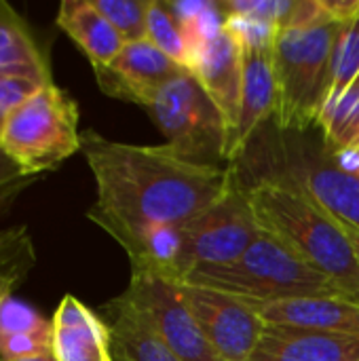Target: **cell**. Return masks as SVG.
<instances>
[{
  "label": "cell",
  "instance_id": "1",
  "mask_svg": "<svg viewBox=\"0 0 359 361\" xmlns=\"http://www.w3.org/2000/svg\"><path fill=\"white\" fill-rule=\"evenodd\" d=\"M80 150L97 186L89 220L106 233L180 226L220 199L237 176L233 165H203L165 144L112 142L95 131L80 133Z\"/></svg>",
  "mask_w": 359,
  "mask_h": 361
},
{
  "label": "cell",
  "instance_id": "2",
  "mask_svg": "<svg viewBox=\"0 0 359 361\" xmlns=\"http://www.w3.org/2000/svg\"><path fill=\"white\" fill-rule=\"evenodd\" d=\"M260 231L277 237L296 256L359 302V262L343 222L290 180L260 176L245 186Z\"/></svg>",
  "mask_w": 359,
  "mask_h": 361
},
{
  "label": "cell",
  "instance_id": "3",
  "mask_svg": "<svg viewBox=\"0 0 359 361\" xmlns=\"http://www.w3.org/2000/svg\"><path fill=\"white\" fill-rule=\"evenodd\" d=\"M182 283L231 294L254 305L311 296H345L334 281L264 231L237 260L195 269Z\"/></svg>",
  "mask_w": 359,
  "mask_h": 361
},
{
  "label": "cell",
  "instance_id": "4",
  "mask_svg": "<svg viewBox=\"0 0 359 361\" xmlns=\"http://www.w3.org/2000/svg\"><path fill=\"white\" fill-rule=\"evenodd\" d=\"M345 25L326 19L279 32L275 40L277 110L273 121L281 133H305L320 125L330 93L336 42Z\"/></svg>",
  "mask_w": 359,
  "mask_h": 361
},
{
  "label": "cell",
  "instance_id": "5",
  "mask_svg": "<svg viewBox=\"0 0 359 361\" xmlns=\"http://www.w3.org/2000/svg\"><path fill=\"white\" fill-rule=\"evenodd\" d=\"M0 150L25 176L57 167L80 150L76 102L53 82L40 87L8 114Z\"/></svg>",
  "mask_w": 359,
  "mask_h": 361
},
{
  "label": "cell",
  "instance_id": "6",
  "mask_svg": "<svg viewBox=\"0 0 359 361\" xmlns=\"http://www.w3.org/2000/svg\"><path fill=\"white\" fill-rule=\"evenodd\" d=\"M144 110L165 135V146L178 154L203 165L229 163L224 118L190 70L163 85Z\"/></svg>",
  "mask_w": 359,
  "mask_h": 361
},
{
  "label": "cell",
  "instance_id": "7",
  "mask_svg": "<svg viewBox=\"0 0 359 361\" xmlns=\"http://www.w3.org/2000/svg\"><path fill=\"white\" fill-rule=\"evenodd\" d=\"M180 283L195 269L237 260L260 237L262 231L252 212L245 186L239 180V169L226 192L199 216L180 224Z\"/></svg>",
  "mask_w": 359,
  "mask_h": 361
},
{
  "label": "cell",
  "instance_id": "8",
  "mask_svg": "<svg viewBox=\"0 0 359 361\" xmlns=\"http://www.w3.org/2000/svg\"><path fill=\"white\" fill-rule=\"evenodd\" d=\"M114 302L142 322L180 361H222L182 300L178 283L131 273L127 290Z\"/></svg>",
  "mask_w": 359,
  "mask_h": 361
},
{
  "label": "cell",
  "instance_id": "9",
  "mask_svg": "<svg viewBox=\"0 0 359 361\" xmlns=\"http://www.w3.org/2000/svg\"><path fill=\"white\" fill-rule=\"evenodd\" d=\"M275 152V171L264 176L294 182L339 222L359 231V176L345 171L326 146L300 137H281Z\"/></svg>",
  "mask_w": 359,
  "mask_h": 361
},
{
  "label": "cell",
  "instance_id": "10",
  "mask_svg": "<svg viewBox=\"0 0 359 361\" xmlns=\"http://www.w3.org/2000/svg\"><path fill=\"white\" fill-rule=\"evenodd\" d=\"M178 290L220 360L250 361L267 330L252 302L186 283H178Z\"/></svg>",
  "mask_w": 359,
  "mask_h": 361
},
{
  "label": "cell",
  "instance_id": "11",
  "mask_svg": "<svg viewBox=\"0 0 359 361\" xmlns=\"http://www.w3.org/2000/svg\"><path fill=\"white\" fill-rule=\"evenodd\" d=\"M275 40L239 42L243 53V82L239 102L237 131L231 144L229 163L239 161L252 144L258 129L273 121L277 110V76H275Z\"/></svg>",
  "mask_w": 359,
  "mask_h": 361
},
{
  "label": "cell",
  "instance_id": "12",
  "mask_svg": "<svg viewBox=\"0 0 359 361\" xmlns=\"http://www.w3.org/2000/svg\"><path fill=\"white\" fill-rule=\"evenodd\" d=\"M182 70L186 68L169 59L146 38L140 42H127L112 63L95 68L93 72L106 95L144 108L157 91Z\"/></svg>",
  "mask_w": 359,
  "mask_h": 361
},
{
  "label": "cell",
  "instance_id": "13",
  "mask_svg": "<svg viewBox=\"0 0 359 361\" xmlns=\"http://www.w3.org/2000/svg\"><path fill=\"white\" fill-rule=\"evenodd\" d=\"M193 76L207 91L216 108L220 110L229 129V152L237 131L241 82H243V53L237 38L224 25L214 38H209L188 66Z\"/></svg>",
  "mask_w": 359,
  "mask_h": 361
},
{
  "label": "cell",
  "instance_id": "14",
  "mask_svg": "<svg viewBox=\"0 0 359 361\" xmlns=\"http://www.w3.org/2000/svg\"><path fill=\"white\" fill-rule=\"evenodd\" d=\"M254 307L267 326L359 338V302L347 296L292 298Z\"/></svg>",
  "mask_w": 359,
  "mask_h": 361
},
{
  "label": "cell",
  "instance_id": "15",
  "mask_svg": "<svg viewBox=\"0 0 359 361\" xmlns=\"http://www.w3.org/2000/svg\"><path fill=\"white\" fill-rule=\"evenodd\" d=\"M51 324V353L57 361H114L108 324L78 298L63 296Z\"/></svg>",
  "mask_w": 359,
  "mask_h": 361
},
{
  "label": "cell",
  "instance_id": "16",
  "mask_svg": "<svg viewBox=\"0 0 359 361\" xmlns=\"http://www.w3.org/2000/svg\"><path fill=\"white\" fill-rule=\"evenodd\" d=\"M250 361H359V338L267 326Z\"/></svg>",
  "mask_w": 359,
  "mask_h": 361
},
{
  "label": "cell",
  "instance_id": "17",
  "mask_svg": "<svg viewBox=\"0 0 359 361\" xmlns=\"http://www.w3.org/2000/svg\"><path fill=\"white\" fill-rule=\"evenodd\" d=\"M57 25L83 49L93 70L116 59L125 40L110 21L95 8L93 0H66L59 6Z\"/></svg>",
  "mask_w": 359,
  "mask_h": 361
},
{
  "label": "cell",
  "instance_id": "18",
  "mask_svg": "<svg viewBox=\"0 0 359 361\" xmlns=\"http://www.w3.org/2000/svg\"><path fill=\"white\" fill-rule=\"evenodd\" d=\"M0 76H28L51 85L49 63L25 21L0 0Z\"/></svg>",
  "mask_w": 359,
  "mask_h": 361
},
{
  "label": "cell",
  "instance_id": "19",
  "mask_svg": "<svg viewBox=\"0 0 359 361\" xmlns=\"http://www.w3.org/2000/svg\"><path fill=\"white\" fill-rule=\"evenodd\" d=\"M106 309L110 313L108 328L114 361H180L127 309L114 300Z\"/></svg>",
  "mask_w": 359,
  "mask_h": 361
},
{
  "label": "cell",
  "instance_id": "20",
  "mask_svg": "<svg viewBox=\"0 0 359 361\" xmlns=\"http://www.w3.org/2000/svg\"><path fill=\"white\" fill-rule=\"evenodd\" d=\"M36 264V252L25 226L0 231V302L28 277Z\"/></svg>",
  "mask_w": 359,
  "mask_h": 361
},
{
  "label": "cell",
  "instance_id": "21",
  "mask_svg": "<svg viewBox=\"0 0 359 361\" xmlns=\"http://www.w3.org/2000/svg\"><path fill=\"white\" fill-rule=\"evenodd\" d=\"M159 51H163L169 59L184 66H190V51L182 32V25L171 8V2L165 0H150L148 8V36H146Z\"/></svg>",
  "mask_w": 359,
  "mask_h": 361
},
{
  "label": "cell",
  "instance_id": "22",
  "mask_svg": "<svg viewBox=\"0 0 359 361\" xmlns=\"http://www.w3.org/2000/svg\"><path fill=\"white\" fill-rule=\"evenodd\" d=\"M359 74V17L351 23H347L341 32V38L336 42L334 61H332V82L330 93L324 106L322 116L341 99V95L347 91L351 80ZM322 121V118H320Z\"/></svg>",
  "mask_w": 359,
  "mask_h": 361
},
{
  "label": "cell",
  "instance_id": "23",
  "mask_svg": "<svg viewBox=\"0 0 359 361\" xmlns=\"http://www.w3.org/2000/svg\"><path fill=\"white\" fill-rule=\"evenodd\" d=\"M95 8L127 42H140L148 36L150 0H93Z\"/></svg>",
  "mask_w": 359,
  "mask_h": 361
},
{
  "label": "cell",
  "instance_id": "24",
  "mask_svg": "<svg viewBox=\"0 0 359 361\" xmlns=\"http://www.w3.org/2000/svg\"><path fill=\"white\" fill-rule=\"evenodd\" d=\"M11 334L53 336V324L23 300L8 296L0 302V336Z\"/></svg>",
  "mask_w": 359,
  "mask_h": 361
},
{
  "label": "cell",
  "instance_id": "25",
  "mask_svg": "<svg viewBox=\"0 0 359 361\" xmlns=\"http://www.w3.org/2000/svg\"><path fill=\"white\" fill-rule=\"evenodd\" d=\"M44 82L28 76H0V131L8 118V114L23 104L30 95H34Z\"/></svg>",
  "mask_w": 359,
  "mask_h": 361
},
{
  "label": "cell",
  "instance_id": "26",
  "mask_svg": "<svg viewBox=\"0 0 359 361\" xmlns=\"http://www.w3.org/2000/svg\"><path fill=\"white\" fill-rule=\"evenodd\" d=\"M51 338L53 336H38V334L0 336V357L2 361H17L51 353Z\"/></svg>",
  "mask_w": 359,
  "mask_h": 361
},
{
  "label": "cell",
  "instance_id": "27",
  "mask_svg": "<svg viewBox=\"0 0 359 361\" xmlns=\"http://www.w3.org/2000/svg\"><path fill=\"white\" fill-rule=\"evenodd\" d=\"M32 182V176H25L2 150H0V212Z\"/></svg>",
  "mask_w": 359,
  "mask_h": 361
},
{
  "label": "cell",
  "instance_id": "28",
  "mask_svg": "<svg viewBox=\"0 0 359 361\" xmlns=\"http://www.w3.org/2000/svg\"><path fill=\"white\" fill-rule=\"evenodd\" d=\"M326 15L341 23H351L359 17V0H320Z\"/></svg>",
  "mask_w": 359,
  "mask_h": 361
},
{
  "label": "cell",
  "instance_id": "29",
  "mask_svg": "<svg viewBox=\"0 0 359 361\" xmlns=\"http://www.w3.org/2000/svg\"><path fill=\"white\" fill-rule=\"evenodd\" d=\"M345 228H347V233H349V237H351V243H353V250H355V258H358L359 262V231L347 226V224H345Z\"/></svg>",
  "mask_w": 359,
  "mask_h": 361
},
{
  "label": "cell",
  "instance_id": "30",
  "mask_svg": "<svg viewBox=\"0 0 359 361\" xmlns=\"http://www.w3.org/2000/svg\"><path fill=\"white\" fill-rule=\"evenodd\" d=\"M17 361H57L53 353H44V355H34V357H28V360H17Z\"/></svg>",
  "mask_w": 359,
  "mask_h": 361
},
{
  "label": "cell",
  "instance_id": "31",
  "mask_svg": "<svg viewBox=\"0 0 359 361\" xmlns=\"http://www.w3.org/2000/svg\"><path fill=\"white\" fill-rule=\"evenodd\" d=\"M353 148H359V137L355 140V144H353Z\"/></svg>",
  "mask_w": 359,
  "mask_h": 361
}]
</instances>
